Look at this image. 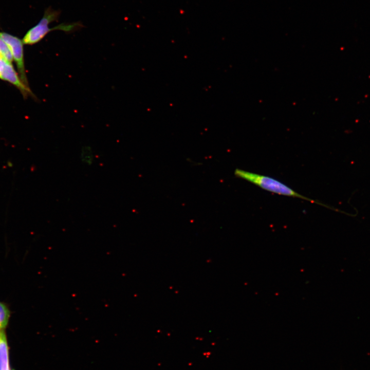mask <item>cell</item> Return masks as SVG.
Here are the masks:
<instances>
[{
    "label": "cell",
    "mask_w": 370,
    "mask_h": 370,
    "mask_svg": "<svg viewBox=\"0 0 370 370\" xmlns=\"http://www.w3.org/2000/svg\"><path fill=\"white\" fill-rule=\"evenodd\" d=\"M61 11L53 9L51 7L47 8L43 17L34 27L30 29L24 36L22 41L25 45H33L42 40L49 32L54 30H61L67 32L78 30L83 27L80 22L71 23H63L52 28H49L48 25L52 22L57 21L60 17Z\"/></svg>",
    "instance_id": "obj_1"
},
{
    "label": "cell",
    "mask_w": 370,
    "mask_h": 370,
    "mask_svg": "<svg viewBox=\"0 0 370 370\" xmlns=\"http://www.w3.org/2000/svg\"><path fill=\"white\" fill-rule=\"evenodd\" d=\"M234 175L237 177L248 181L270 192L279 195L298 198L306 200L311 203H314L328 208V207L321 202L300 194L285 184L271 177L254 173L239 169H236L235 170Z\"/></svg>",
    "instance_id": "obj_2"
},
{
    "label": "cell",
    "mask_w": 370,
    "mask_h": 370,
    "mask_svg": "<svg viewBox=\"0 0 370 370\" xmlns=\"http://www.w3.org/2000/svg\"><path fill=\"white\" fill-rule=\"evenodd\" d=\"M0 35L10 49L13 60L16 63L21 80L25 85L29 87L25 68L23 53L24 44L22 40L6 32H0Z\"/></svg>",
    "instance_id": "obj_3"
},
{
    "label": "cell",
    "mask_w": 370,
    "mask_h": 370,
    "mask_svg": "<svg viewBox=\"0 0 370 370\" xmlns=\"http://www.w3.org/2000/svg\"><path fill=\"white\" fill-rule=\"evenodd\" d=\"M0 79L7 81L20 90L24 97L33 96V94L29 87L27 86L21 80L19 75L15 70L12 63L5 61L0 70Z\"/></svg>",
    "instance_id": "obj_4"
},
{
    "label": "cell",
    "mask_w": 370,
    "mask_h": 370,
    "mask_svg": "<svg viewBox=\"0 0 370 370\" xmlns=\"http://www.w3.org/2000/svg\"><path fill=\"white\" fill-rule=\"evenodd\" d=\"M0 370H11L9 357V347L5 329L0 330Z\"/></svg>",
    "instance_id": "obj_5"
},
{
    "label": "cell",
    "mask_w": 370,
    "mask_h": 370,
    "mask_svg": "<svg viewBox=\"0 0 370 370\" xmlns=\"http://www.w3.org/2000/svg\"><path fill=\"white\" fill-rule=\"evenodd\" d=\"M10 316L11 311L8 304L0 301V330L7 327Z\"/></svg>",
    "instance_id": "obj_6"
},
{
    "label": "cell",
    "mask_w": 370,
    "mask_h": 370,
    "mask_svg": "<svg viewBox=\"0 0 370 370\" xmlns=\"http://www.w3.org/2000/svg\"><path fill=\"white\" fill-rule=\"evenodd\" d=\"M80 161L84 164L91 165L95 160L94 152L89 146H83L80 152Z\"/></svg>",
    "instance_id": "obj_7"
},
{
    "label": "cell",
    "mask_w": 370,
    "mask_h": 370,
    "mask_svg": "<svg viewBox=\"0 0 370 370\" xmlns=\"http://www.w3.org/2000/svg\"><path fill=\"white\" fill-rule=\"evenodd\" d=\"M0 56L9 63H12L13 58L9 47L0 35Z\"/></svg>",
    "instance_id": "obj_8"
},
{
    "label": "cell",
    "mask_w": 370,
    "mask_h": 370,
    "mask_svg": "<svg viewBox=\"0 0 370 370\" xmlns=\"http://www.w3.org/2000/svg\"><path fill=\"white\" fill-rule=\"evenodd\" d=\"M5 61L6 60H5L2 57L0 56V70L2 68Z\"/></svg>",
    "instance_id": "obj_9"
}]
</instances>
